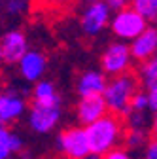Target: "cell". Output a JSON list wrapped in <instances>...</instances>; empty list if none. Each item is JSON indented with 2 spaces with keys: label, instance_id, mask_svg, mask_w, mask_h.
<instances>
[{
  "label": "cell",
  "instance_id": "obj_1",
  "mask_svg": "<svg viewBox=\"0 0 157 159\" xmlns=\"http://www.w3.org/2000/svg\"><path fill=\"white\" fill-rule=\"evenodd\" d=\"M85 134H87L91 153L99 155V157L115 150L117 144L121 142V138L125 136L119 116H114V114H106L101 119H96L95 123L87 125Z\"/></svg>",
  "mask_w": 157,
  "mask_h": 159
},
{
  "label": "cell",
  "instance_id": "obj_2",
  "mask_svg": "<svg viewBox=\"0 0 157 159\" xmlns=\"http://www.w3.org/2000/svg\"><path fill=\"white\" fill-rule=\"evenodd\" d=\"M136 93V76L134 74H121L112 78L106 84V89L102 93L104 104L114 116H127L131 110V101Z\"/></svg>",
  "mask_w": 157,
  "mask_h": 159
},
{
  "label": "cell",
  "instance_id": "obj_3",
  "mask_svg": "<svg viewBox=\"0 0 157 159\" xmlns=\"http://www.w3.org/2000/svg\"><path fill=\"white\" fill-rule=\"evenodd\" d=\"M131 51H129V46L123 44V42H114L110 44L102 57H101V66H102V74L106 76H121L129 70L131 66Z\"/></svg>",
  "mask_w": 157,
  "mask_h": 159
},
{
  "label": "cell",
  "instance_id": "obj_4",
  "mask_svg": "<svg viewBox=\"0 0 157 159\" xmlns=\"http://www.w3.org/2000/svg\"><path fill=\"white\" fill-rule=\"evenodd\" d=\"M148 29V21L142 19L132 8H123L112 19V30L121 40H134Z\"/></svg>",
  "mask_w": 157,
  "mask_h": 159
},
{
  "label": "cell",
  "instance_id": "obj_5",
  "mask_svg": "<svg viewBox=\"0 0 157 159\" xmlns=\"http://www.w3.org/2000/svg\"><path fill=\"white\" fill-rule=\"evenodd\" d=\"M57 146L68 159H82V157L91 153L85 129H82V127L65 129L57 138Z\"/></svg>",
  "mask_w": 157,
  "mask_h": 159
},
{
  "label": "cell",
  "instance_id": "obj_6",
  "mask_svg": "<svg viewBox=\"0 0 157 159\" xmlns=\"http://www.w3.org/2000/svg\"><path fill=\"white\" fill-rule=\"evenodd\" d=\"M61 119V106H46L32 102V108L29 112V125L34 133H49L55 129V125Z\"/></svg>",
  "mask_w": 157,
  "mask_h": 159
},
{
  "label": "cell",
  "instance_id": "obj_7",
  "mask_svg": "<svg viewBox=\"0 0 157 159\" xmlns=\"http://www.w3.org/2000/svg\"><path fill=\"white\" fill-rule=\"evenodd\" d=\"M108 17H110V8L106 2L102 0H95L87 6V10L83 11L82 17V29L85 34H99L106 23H108Z\"/></svg>",
  "mask_w": 157,
  "mask_h": 159
},
{
  "label": "cell",
  "instance_id": "obj_8",
  "mask_svg": "<svg viewBox=\"0 0 157 159\" xmlns=\"http://www.w3.org/2000/svg\"><path fill=\"white\" fill-rule=\"evenodd\" d=\"M131 57L140 63H146L157 53V29H146L142 34H138L132 44L129 46Z\"/></svg>",
  "mask_w": 157,
  "mask_h": 159
},
{
  "label": "cell",
  "instance_id": "obj_9",
  "mask_svg": "<svg viewBox=\"0 0 157 159\" xmlns=\"http://www.w3.org/2000/svg\"><path fill=\"white\" fill-rule=\"evenodd\" d=\"M0 48H2V59L6 63H19L23 59V55L29 51L27 49V38L23 32L19 30H10L2 36V42H0Z\"/></svg>",
  "mask_w": 157,
  "mask_h": 159
},
{
  "label": "cell",
  "instance_id": "obj_10",
  "mask_svg": "<svg viewBox=\"0 0 157 159\" xmlns=\"http://www.w3.org/2000/svg\"><path fill=\"white\" fill-rule=\"evenodd\" d=\"M106 104H104V98L102 95L99 97H85L80 101V104H78V119L87 127L91 123H95L96 119H101L102 116H106Z\"/></svg>",
  "mask_w": 157,
  "mask_h": 159
},
{
  "label": "cell",
  "instance_id": "obj_11",
  "mask_svg": "<svg viewBox=\"0 0 157 159\" xmlns=\"http://www.w3.org/2000/svg\"><path fill=\"white\" fill-rule=\"evenodd\" d=\"M106 76L99 70H87L82 74V78L78 80V95L82 98L85 97H99L106 89Z\"/></svg>",
  "mask_w": 157,
  "mask_h": 159
},
{
  "label": "cell",
  "instance_id": "obj_12",
  "mask_svg": "<svg viewBox=\"0 0 157 159\" xmlns=\"http://www.w3.org/2000/svg\"><path fill=\"white\" fill-rule=\"evenodd\" d=\"M27 104L19 95L15 93H0V125H6L21 117Z\"/></svg>",
  "mask_w": 157,
  "mask_h": 159
},
{
  "label": "cell",
  "instance_id": "obj_13",
  "mask_svg": "<svg viewBox=\"0 0 157 159\" xmlns=\"http://www.w3.org/2000/svg\"><path fill=\"white\" fill-rule=\"evenodd\" d=\"M19 70L29 82H38L46 70V57L40 51H27L19 61Z\"/></svg>",
  "mask_w": 157,
  "mask_h": 159
},
{
  "label": "cell",
  "instance_id": "obj_14",
  "mask_svg": "<svg viewBox=\"0 0 157 159\" xmlns=\"http://www.w3.org/2000/svg\"><path fill=\"white\" fill-rule=\"evenodd\" d=\"M34 102L46 104V106H61V97H59V93L51 82L40 80L34 85Z\"/></svg>",
  "mask_w": 157,
  "mask_h": 159
},
{
  "label": "cell",
  "instance_id": "obj_15",
  "mask_svg": "<svg viewBox=\"0 0 157 159\" xmlns=\"http://www.w3.org/2000/svg\"><path fill=\"white\" fill-rule=\"evenodd\" d=\"M23 140L21 136L11 133L6 127H0V159H10L15 152H21Z\"/></svg>",
  "mask_w": 157,
  "mask_h": 159
},
{
  "label": "cell",
  "instance_id": "obj_16",
  "mask_svg": "<svg viewBox=\"0 0 157 159\" xmlns=\"http://www.w3.org/2000/svg\"><path fill=\"white\" fill-rule=\"evenodd\" d=\"M140 78H142V84L148 89V93L157 91V57H151L150 61L142 65Z\"/></svg>",
  "mask_w": 157,
  "mask_h": 159
},
{
  "label": "cell",
  "instance_id": "obj_17",
  "mask_svg": "<svg viewBox=\"0 0 157 159\" xmlns=\"http://www.w3.org/2000/svg\"><path fill=\"white\" fill-rule=\"evenodd\" d=\"M132 10L142 19H157V0H132Z\"/></svg>",
  "mask_w": 157,
  "mask_h": 159
},
{
  "label": "cell",
  "instance_id": "obj_18",
  "mask_svg": "<svg viewBox=\"0 0 157 159\" xmlns=\"http://www.w3.org/2000/svg\"><path fill=\"white\" fill-rule=\"evenodd\" d=\"M123 140H125V146L129 150H136V148L146 144V133H144V129H131L123 136Z\"/></svg>",
  "mask_w": 157,
  "mask_h": 159
},
{
  "label": "cell",
  "instance_id": "obj_19",
  "mask_svg": "<svg viewBox=\"0 0 157 159\" xmlns=\"http://www.w3.org/2000/svg\"><path fill=\"white\" fill-rule=\"evenodd\" d=\"M127 123L131 129H144L146 125V112H127Z\"/></svg>",
  "mask_w": 157,
  "mask_h": 159
},
{
  "label": "cell",
  "instance_id": "obj_20",
  "mask_svg": "<svg viewBox=\"0 0 157 159\" xmlns=\"http://www.w3.org/2000/svg\"><path fill=\"white\" fill-rule=\"evenodd\" d=\"M131 110L132 112H146L148 110V93H134L131 101Z\"/></svg>",
  "mask_w": 157,
  "mask_h": 159
},
{
  "label": "cell",
  "instance_id": "obj_21",
  "mask_svg": "<svg viewBox=\"0 0 157 159\" xmlns=\"http://www.w3.org/2000/svg\"><path fill=\"white\" fill-rule=\"evenodd\" d=\"M101 159H132V157H131V153H129L127 150H123V148H115V150H112V152L101 155Z\"/></svg>",
  "mask_w": 157,
  "mask_h": 159
},
{
  "label": "cell",
  "instance_id": "obj_22",
  "mask_svg": "<svg viewBox=\"0 0 157 159\" xmlns=\"http://www.w3.org/2000/svg\"><path fill=\"white\" fill-rule=\"evenodd\" d=\"M144 159H157V138H151L150 142H146Z\"/></svg>",
  "mask_w": 157,
  "mask_h": 159
},
{
  "label": "cell",
  "instance_id": "obj_23",
  "mask_svg": "<svg viewBox=\"0 0 157 159\" xmlns=\"http://www.w3.org/2000/svg\"><path fill=\"white\" fill-rule=\"evenodd\" d=\"M23 8H25V2H23V0H8V4H6L8 13H19Z\"/></svg>",
  "mask_w": 157,
  "mask_h": 159
},
{
  "label": "cell",
  "instance_id": "obj_24",
  "mask_svg": "<svg viewBox=\"0 0 157 159\" xmlns=\"http://www.w3.org/2000/svg\"><path fill=\"white\" fill-rule=\"evenodd\" d=\"M148 110L157 112V91L148 93Z\"/></svg>",
  "mask_w": 157,
  "mask_h": 159
},
{
  "label": "cell",
  "instance_id": "obj_25",
  "mask_svg": "<svg viewBox=\"0 0 157 159\" xmlns=\"http://www.w3.org/2000/svg\"><path fill=\"white\" fill-rule=\"evenodd\" d=\"M108 8H115V10H123V6L127 4V0H106Z\"/></svg>",
  "mask_w": 157,
  "mask_h": 159
},
{
  "label": "cell",
  "instance_id": "obj_26",
  "mask_svg": "<svg viewBox=\"0 0 157 159\" xmlns=\"http://www.w3.org/2000/svg\"><path fill=\"white\" fill-rule=\"evenodd\" d=\"M153 133H155V138H157V112H155V117H153Z\"/></svg>",
  "mask_w": 157,
  "mask_h": 159
},
{
  "label": "cell",
  "instance_id": "obj_27",
  "mask_svg": "<svg viewBox=\"0 0 157 159\" xmlns=\"http://www.w3.org/2000/svg\"><path fill=\"white\" fill-rule=\"evenodd\" d=\"M82 159H101V157L95 155V153H89V155H85V157H82Z\"/></svg>",
  "mask_w": 157,
  "mask_h": 159
},
{
  "label": "cell",
  "instance_id": "obj_28",
  "mask_svg": "<svg viewBox=\"0 0 157 159\" xmlns=\"http://www.w3.org/2000/svg\"><path fill=\"white\" fill-rule=\"evenodd\" d=\"M47 2H59V4H65V2H68V0H47Z\"/></svg>",
  "mask_w": 157,
  "mask_h": 159
},
{
  "label": "cell",
  "instance_id": "obj_29",
  "mask_svg": "<svg viewBox=\"0 0 157 159\" xmlns=\"http://www.w3.org/2000/svg\"><path fill=\"white\" fill-rule=\"evenodd\" d=\"M0 61H2V48H0Z\"/></svg>",
  "mask_w": 157,
  "mask_h": 159
},
{
  "label": "cell",
  "instance_id": "obj_30",
  "mask_svg": "<svg viewBox=\"0 0 157 159\" xmlns=\"http://www.w3.org/2000/svg\"><path fill=\"white\" fill-rule=\"evenodd\" d=\"M91 2H95V0H91Z\"/></svg>",
  "mask_w": 157,
  "mask_h": 159
},
{
  "label": "cell",
  "instance_id": "obj_31",
  "mask_svg": "<svg viewBox=\"0 0 157 159\" xmlns=\"http://www.w3.org/2000/svg\"><path fill=\"white\" fill-rule=\"evenodd\" d=\"M0 127H2V125H0Z\"/></svg>",
  "mask_w": 157,
  "mask_h": 159
}]
</instances>
